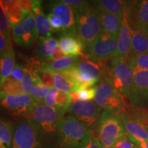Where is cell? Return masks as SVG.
Instances as JSON below:
<instances>
[{"instance_id":"5b68a950","label":"cell","mask_w":148,"mask_h":148,"mask_svg":"<svg viewBox=\"0 0 148 148\" xmlns=\"http://www.w3.org/2000/svg\"><path fill=\"white\" fill-rule=\"evenodd\" d=\"M97 61L88 58L80 60L72 69L58 73L73 82L79 89L90 88L100 82L103 75V70Z\"/></svg>"},{"instance_id":"9a60e30c","label":"cell","mask_w":148,"mask_h":148,"mask_svg":"<svg viewBox=\"0 0 148 148\" xmlns=\"http://www.w3.org/2000/svg\"><path fill=\"white\" fill-rule=\"evenodd\" d=\"M130 64L134 72V82L129 99L134 104L140 106L148 100V70Z\"/></svg>"},{"instance_id":"d4e9b609","label":"cell","mask_w":148,"mask_h":148,"mask_svg":"<svg viewBox=\"0 0 148 148\" xmlns=\"http://www.w3.org/2000/svg\"><path fill=\"white\" fill-rule=\"evenodd\" d=\"M79 61V57L66 56L58 60L50 61L47 63L45 62L42 68L51 71L62 72L73 68L78 64Z\"/></svg>"},{"instance_id":"277c9868","label":"cell","mask_w":148,"mask_h":148,"mask_svg":"<svg viewBox=\"0 0 148 148\" xmlns=\"http://www.w3.org/2000/svg\"><path fill=\"white\" fill-rule=\"evenodd\" d=\"M92 135L90 127L71 116L63 117L60 127V148H85Z\"/></svg>"},{"instance_id":"30bf717a","label":"cell","mask_w":148,"mask_h":148,"mask_svg":"<svg viewBox=\"0 0 148 148\" xmlns=\"http://www.w3.org/2000/svg\"><path fill=\"white\" fill-rule=\"evenodd\" d=\"M9 148H42L38 135L29 119L21 120L15 125Z\"/></svg>"},{"instance_id":"52a82bcc","label":"cell","mask_w":148,"mask_h":148,"mask_svg":"<svg viewBox=\"0 0 148 148\" xmlns=\"http://www.w3.org/2000/svg\"><path fill=\"white\" fill-rule=\"evenodd\" d=\"M94 102L101 110L110 111L118 115L125 110L123 95L107 81L96 87Z\"/></svg>"},{"instance_id":"cb8c5ba5","label":"cell","mask_w":148,"mask_h":148,"mask_svg":"<svg viewBox=\"0 0 148 148\" xmlns=\"http://www.w3.org/2000/svg\"><path fill=\"white\" fill-rule=\"evenodd\" d=\"M15 66V56L12 47H10L0 57V75L1 87L7 79L10 77Z\"/></svg>"},{"instance_id":"ac0fdd59","label":"cell","mask_w":148,"mask_h":148,"mask_svg":"<svg viewBox=\"0 0 148 148\" xmlns=\"http://www.w3.org/2000/svg\"><path fill=\"white\" fill-rule=\"evenodd\" d=\"M58 47L64 55L79 57L85 49L77 34H62L58 40Z\"/></svg>"},{"instance_id":"7dc6e473","label":"cell","mask_w":148,"mask_h":148,"mask_svg":"<svg viewBox=\"0 0 148 148\" xmlns=\"http://www.w3.org/2000/svg\"><path fill=\"white\" fill-rule=\"evenodd\" d=\"M147 131H148V120H147Z\"/></svg>"},{"instance_id":"6da1fadb","label":"cell","mask_w":148,"mask_h":148,"mask_svg":"<svg viewBox=\"0 0 148 148\" xmlns=\"http://www.w3.org/2000/svg\"><path fill=\"white\" fill-rule=\"evenodd\" d=\"M64 114L40 102L35 105L27 118L36 130L42 148H52L60 143V127Z\"/></svg>"},{"instance_id":"ee69618b","label":"cell","mask_w":148,"mask_h":148,"mask_svg":"<svg viewBox=\"0 0 148 148\" xmlns=\"http://www.w3.org/2000/svg\"><path fill=\"white\" fill-rule=\"evenodd\" d=\"M0 148H8V147H5V146L3 145V144L1 143V142H0Z\"/></svg>"},{"instance_id":"b9f144b4","label":"cell","mask_w":148,"mask_h":148,"mask_svg":"<svg viewBox=\"0 0 148 148\" xmlns=\"http://www.w3.org/2000/svg\"><path fill=\"white\" fill-rule=\"evenodd\" d=\"M138 147L140 148H148V138L147 140H145V141L142 142Z\"/></svg>"},{"instance_id":"5bb4252c","label":"cell","mask_w":148,"mask_h":148,"mask_svg":"<svg viewBox=\"0 0 148 148\" xmlns=\"http://www.w3.org/2000/svg\"><path fill=\"white\" fill-rule=\"evenodd\" d=\"M49 13L58 18L62 25V34H77L73 8L60 1H53L49 6Z\"/></svg>"},{"instance_id":"ba28073f","label":"cell","mask_w":148,"mask_h":148,"mask_svg":"<svg viewBox=\"0 0 148 148\" xmlns=\"http://www.w3.org/2000/svg\"><path fill=\"white\" fill-rule=\"evenodd\" d=\"M40 102L28 94H8L0 90V106L11 115L27 117L35 105Z\"/></svg>"},{"instance_id":"9c48e42d","label":"cell","mask_w":148,"mask_h":148,"mask_svg":"<svg viewBox=\"0 0 148 148\" xmlns=\"http://www.w3.org/2000/svg\"><path fill=\"white\" fill-rule=\"evenodd\" d=\"M119 116L124 126L127 138L132 143L138 147L142 142L147 139V115L130 114L124 110Z\"/></svg>"},{"instance_id":"3957f363","label":"cell","mask_w":148,"mask_h":148,"mask_svg":"<svg viewBox=\"0 0 148 148\" xmlns=\"http://www.w3.org/2000/svg\"><path fill=\"white\" fill-rule=\"evenodd\" d=\"M104 81H107L121 95L130 98L134 82V72L126 58L110 59L103 69Z\"/></svg>"},{"instance_id":"484cf974","label":"cell","mask_w":148,"mask_h":148,"mask_svg":"<svg viewBox=\"0 0 148 148\" xmlns=\"http://www.w3.org/2000/svg\"><path fill=\"white\" fill-rule=\"evenodd\" d=\"M131 53L148 54V37L141 30H132Z\"/></svg>"},{"instance_id":"8992f818","label":"cell","mask_w":148,"mask_h":148,"mask_svg":"<svg viewBox=\"0 0 148 148\" xmlns=\"http://www.w3.org/2000/svg\"><path fill=\"white\" fill-rule=\"evenodd\" d=\"M97 135L101 148H112L117 140L127 134L118 114L103 111L97 124Z\"/></svg>"},{"instance_id":"1f68e13d","label":"cell","mask_w":148,"mask_h":148,"mask_svg":"<svg viewBox=\"0 0 148 148\" xmlns=\"http://www.w3.org/2000/svg\"><path fill=\"white\" fill-rule=\"evenodd\" d=\"M126 59L130 64L140 69L148 70V54L130 53Z\"/></svg>"},{"instance_id":"4fadbf2b","label":"cell","mask_w":148,"mask_h":148,"mask_svg":"<svg viewBox=\"0 0 148 148\" xmlns=\"http://www.w3.org/2000/svg\"><path fill=\"white\" fill-rule=\"evenodd\" d=\"M12 38L16 45L29 48L38 36L34 14L31 12L23 21L12 28Z\"/></svg>"},{"instance_id":"f546056e","label":"cell","mask_w":148,"mask_h":148,"mask_svg":"<svg viewBox=\"0 0 148 148\" xmlns=\"http://www.w3.org/2000/svg\"><path fill=\"white\" fill-rule=\"evenodd\" d=\"M96 93V87L81 88L77 91L69 93L72 100L75 101H92Z\"/></svg>"},{"instance_id":"f35d334b","label":"cell","mask_w":148,"mask_h":148,"mask_svg":"<svg viewBox=\"0 0 148 148\" xmlns=\"http://www.w3.org/2000/svg\"><path fill=\"white\" fill-rule=\"evenodd\" d=\"M60 1L71 7L72 8H75L82 5L86 1H82V0H61Z\"/></svg>"},{"instance_id":"bcb514c9","label":"cell","mask_w":148,"mask_h":148,"mask_svg":"<svg viewBox=\"0 0 148 148\" xmlns=\"http://www.w3.org/2000/svg\"><path fill=\"white\" fill-rule=\"evenodd\" d=\"M134 148H140V147H138V146H135V147H134Z\"/></svg>"},{"instance_id":"e575fe53","label":"cell","mask_w":148,"mask_h":148,"mask_svg":"<svg viewBox=\"0 0 148 148\" xmlns=\"http://www.w3.org/2000/svg\"><path fill=\"white\" fill-rule=\"evenodd\" d=\"M24 75V67L20 64H16L12 70L8 79L16 82H21Z\"/></svg>"},{"instance_id":"e0dca14e","label":"cell","mask_w":148,"mask_h":148,"mask_svg":"<svg viewBox=\"0 0 148 148\" xmlns=\"http://www.w3.org/2000/svg\"><path fill=\"white\" fill-rule=\"evenodd\" d=\"M131 34L132 29L129 24L128 10L127 7L122 18L121 25L117 38L118 57L127 58L131 53Z\"/></svg>"},{"instance_id":"7a4b0ae2","label":"cell","mask_w":148,"mask_h":148,"mask_svg":"<svg viewBox=\"0 0 148 148\" xmlns=\"http://www.w3.org/2000/svg\"><path fill=\"white\" fill-rule=\"evenodd\" d=\"M73 10L77 35L87 48L103 31L98 11L92 3L86 1Z\"/></svg>"},{"instance_id":"2e32d148","label":"cell","mask_w":148,"mask_h":148,"mask_svg":"<svg viewBox=\"0 0 148 148\" xmlns=\"http://www.w3.org/2000/svg\"><path fill=\"white\" fill-rule=\"evenodd\" d=\"M128 21L132 30H142L148 26V0L128 3Z\"/></svg>"},{"instance_id":"d6a6232c","label":"cell","mask_w":148,"mask_h":148,"mask_svg":"<svg viewBox=\"0 0 148 148\" xmlns=\"http://www.w3.org/2000/svg\"><path fill=\"white\" fill-rule=\"evenodd\" d=\"M0 90L8 94H18L23 93L20 82H16L7 79L0 88Z\"/></svg>"},{"instance_id":"7bdbcfd3","label":"cell","mask_w":148,"mask_h":148,"mask_svg":"<svg viewBox=\"0 0 148 148\" xmlns=\"http://www.w3.org/2000/svg\"><path fill=\"white\" fill-rule=\"evenodd\" d=\"M141 31H142V32H143L144 33H145L146 36H147L148 37V26L145 27V28H143V29H142Z\"/></svg>"},{"instance_id":"836d02e7","label":"cell","mask_w":148,"mask_h":148,"mask_svg":"<svg viewBox=\"0 0 148 148\" xmlns=\"http://www.w3.org/2000/svg\"><path fill=\"white\" fill-rule=\"evenodd\" d=\"M39 77L42 84H44L47 87L50 88L54 86L52 72L49 70L42 68L39 71Z\"/></svg>"},{"instance_id":"7402d4cb","label":"cell","mask_w":148,"mask_h":148,"mask_svg":"<svg viewBox=\"0 0 148 148\" xmlns=\"http://www.w3.org/2000/svg\"><path fill=\"white\" fill-rule=\"evenodd\" d=\"M32 10L34 14L38 34L40 35V36H51L52 31L47 17L42 10L41 1L38 0L32 1Z\"/></svg>"},{"instance_id":"f1b7e54d","label":"cell","mask_w":148,"mask_h":148,"mask_svg":"<svg viewBox=\"0 0 148 148\" xmlns=\"http://www.w3.org/2000/svg\"><path fill=\"white\" fill-rule=\"evenodd\" d=\"M10 21L3 7L2 1H0V32L2 33L9 43L12 44L10 41Z\"/></svg>"},{"instance_id":"8d00e7d4","label":"cell","mask_w":148,"mask_h":148,"mask_svg":"<svg viewBox=\"0 0 148 148\" xmlns=\"http://www.w3.org/2000/svg\"><path fill=\"white\" fill-rule=\"evenodd\" d=\"M134 144L129 140L126 135L117 140L112 148H134Z\"/></svg>"},{"instance_id":"8fae6325","label":"cell","mask_w":148,"mask_h":148,"mask_svg":"<svg viewBox=\"0 0 148 148\" xmlns=\"http://www.w3.org/2000/svg\"><path fill=\"white\" fill-rule=\"evenodd\" d=\"M117 38L102 31L87 47L90 58L96 60H107L118 57Z\"/></svg>"},{"instance_id":"74e56055","label":"cell","mask_w":148,"mask_h":148,"mask_svg":"<svg viewBox=\"0 0 148 148\" xmlns=\"http://www.w3.org/2000/svg\"><path fill=\"white\" fill-rule=\"evenodd\" d=\"M10 47H12V44L9 43L2 33L0 32V57Z\"/></svg>"},{"instance_id":"4316f807","label":"cell","mask_w":148,"mask_h":148,"mask_svg":"<svg viewBox=\"0 0 148 148\" xmlns=\"http://www.w3.org/2000/svg\"><path fill=\"white\" fill-rule=\"evenodd\" d=\"M53 76L54 87L60 91L71 93L79 90V88L73 82L66 78L63 75L58 72L51 71Z\"/></svg>"},{"instance_id":"60d3db41","label":"cell","mask_w":148,"mask_h":148,"mask_svg":"<svg viewBox=\"0 0 148 148\" xmlns=\"http://www.w3.org/2000/svg\"><path fill=\"white\" fill-rule=\"evenodd\" d=\"M65 56V55L62 53V51L59 49V47L57 48L56 49L54 53H53V60H58V59H60L61 58H63V57Z\"/></svg>"},{"instance_id":"7c38bea8","label":"cell","mask_w":148,"mask_h":148,"mask_svg":"<svg viewBox=\"0 0 148 148\" xmlns=\"http://www.w3.org/2000/svg\"><path fill=\"white\" fill-rule=\"evenodd\" d=\"M101 110L92 101H75L72 102L66 113L90 128L98 124Z\"/></svg>"},{"instance_id":"ffe728a7","label":"cell","mask_w":148,"mask_h":148,"mask_svg":"<svg viewBox=\"0 0 148 148\" xmlns=\"http://www.w3.org/2000/svg\"><path fill=\"white\" fill-rule=\"evenodd\" d=\"M58 47V42L53 37L40 36L38 41L37 54L38 58L42 62L53 60V53Z\"/></svg>"},{"instance_id":"44dd1931","label":"cell","mask_w":148,"mask_h":148,"mask_svg":"<svg viewBox=\"0 0 148 148\" xmlns=\"http://www.w3.org/2000/svg\"><path fill=\"white\" fill-rule=\"evenodd\" d=\"M97 10L99 13L103 31L109 34L118 36L123 18L105 12L99 8H97Z\"/></svg>"},{"instance_id":"83f0119b","label":"cell","mask_w":148,"mask_h":148,"mask_svg":"<svg viewBox=\"0 0 148 148\" xmlns=\"http://www.w3.org/2000/svg\"><path fill=\"white\" fill-rule=\"evenodd\" d=\"M14 127L6 120L0 119V142L9 148L12 139Z\"/></svg>"},{"instance_id":"d6986e66","label":"cell","mask_w":148,"mask_h":148,"mask_svg":"<svg viewBox=\"0 0 148 148\" xmlns=\"http://www.w3.org/2000/svg\"><path fill=\"white\" fill-rule=\"evenodd\" d=\"M2 3L12 28L23 21L32 12L24 10L18 3V0L2 1Z\"/></svg>"},{"instance_id":"ab89813d","label":"cell","mask_w":148,"mask_h":148,"mask_svg":"<svg viewBox=\"0 0 148 148\" xmlns=\"http://www.w3.org/2000/svg\"><path fill=\"white\" fill-rule=\"evenodd\" d=\"M85 148H101V146L98 138L92 136Z\"/></svg>"},{"instance_id":"d590c367","label":"cell","mask_w":148,"mask_h":148,"mask_svg":"<svg viewBox=\"0 0 148 148\" xmlns=\"http://www.w3.org/2000/svg\"><path fill=\"white\" fill-rule=\"evenodd\" d=\"M58 90L53 87L50 88L49 93L42 101V103L47 105V106L51 107V108H55L56 107V97L57 93H58Z\"/></svg>"},{"instance_id":"603a6c76","label":"cell","mask_w":148,"mask_h":148,"mask_svg":"<svg viewBox=\"0 0 148 148\" xmlns=\"http://www.w3.org/2000/svg\"><path fill=\"white\" fill-rule=\"evenodd\" d=\"M92 4L97 8L123 18L128 3L121 0H99L92 1Z\"/></svg>"},{"instance_id":"4dcf8cb0","label":"cell","mask_w":148,"mask_h":148,"mask_svg":"<svg viewBox=\"0 0 148 148\" xmlns=\"http://www.w3.org/2000/svg\"><path fill=\"white\" fill-rule=\"evenodd\" d=\"M49 90H50V88L42 84L41 81H40L34 84V87L29 92V95L36 100L42 102V100L49 93Z\"/></svg>"},{"instance_id":"f6af8a7d","label":"cell","mask_w":148,"mask_h":148,"mask_svg":"<svg viewBox=\"0 0 148 148\" xmlns=\"http://www.w3.org/2000/svg\"><path fill=\"white\" fill-rule=\"evenodd\" d=\"M0 88H1V75H0Z\"/></svg>"}]
</instances>
